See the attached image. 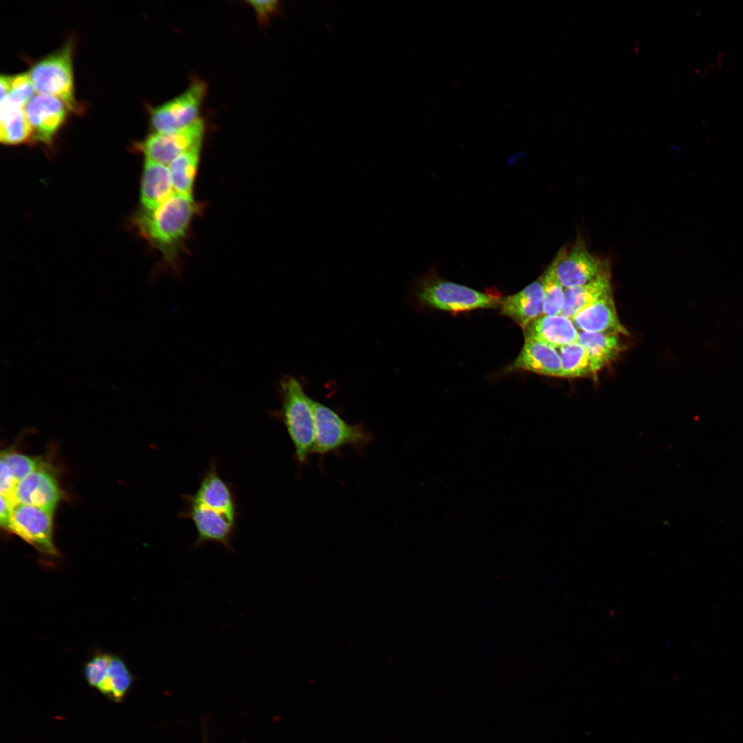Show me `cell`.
Instances as JSON below:
<instances>
[{
	"label": "cell",
	"instance_id": "cell-28",
	"mask_svg": "<svg viewBox=\"0 0 743 743\" xmlns=\"http://www.w3.org/2000/svg\"><path fill=\"white\" fill-rule=\"evenodd\" d=\"M1 460L5 462L17 482L36 470L43 462L40 458L13 451L2 452Z\"/></svg>",
	"mask_w": 743,
	"mask_h": 743
},
{
	"label": "cell",
	"instance_id": "cell-26",
	"mask_svg": "<svg viewBox=\"0 0 743 743\" xmlns=\"http://www.w3.org/2000/svg\"><path fill=\"white\" fill-rule=\"evenodd\" d=\"M34 91L28 73L10 76L9 93L7 97L1 101V104L25 107L27 103L34 96Z\"/></svg>",
	"mask_w": 743,
	"mask_h": 743
},
{
	"label": "cell",
	"instance_id": "cell-5",
	"mask_svg": "<svg viewBox=\"0 0 743 743\" xmlns=\"http://www.w3.org/2000/svg\"><path fill=\"white\" fill-rule=\"evenodd\" d=\"M416 294L424 305L451 312L495 308L501 304V299L496 296L435 277L421 280Z\"/></svg>",
	"mask_w": 743,
	"mask_h": 743
},
{
	"label": "cell",
	"instance_id": "cell-9",
	"mask_svg": "<svg viewBox=\"0 0 743 743\" xmlns=\"http://www.w3.org/2000/svg\"><path fill=\"white\" fill-rule=\"evenodd\" d=\"M204 129V122L199 118L191 125L175 131L151 133L138 144L137 148L144 154L146 159L166 166L181 154L202 145Z\"/></svg>",
	"mask_w": 743,
	"mask_h": 743
},
{
	"label": "cell",
	"instance_id": "cell-15",
	"mask_svg": "<svg viewBox=\"0 0 743 743\" xmlns=\"http://www.w3.org/2000/svg\"><path fill=\"white\" fill-rule=\"evenodd\" d=\"M525 339L532 338L554 348L577 341L579 331L572 320L561 314H542L523 328Z\"/></svg>",
	"mask_w": 743,
	"mask_h": 743
},
{
	"label": "cell",
	"instance_id": "cell-10",
	"mask_svg": "<svg viewBox=\"0 0 743 743\" xmlns=\"http://www.w3.org/2000/svg\"><path fill=\"white\" fill-rule=\"evenodd\" d=\"M53 514L41 508L17 503L13 506L8 531L14 533L47 556L56 557Z\"/></svg>",
	"mask_w": 743,
	"mask_h": 743
},
{
	"label": "cell",
	"instance_id": "cell-21",
	"mask_svg": "<svg viewBox=\"0 0 743 743\" xmlns=\"http://www.w3.org/2000/svg\"><path fill=\"white\" fill-rule=\"evenodd\" d=\"M31 139L32 129L25 107L1 105V142L6 144H17Z\"/></svg>",
	"mask_w": 743,
	"mask_h": 743
},
{
	"label": "cell",
	"instance_id": "cell-6",
	"mask_svg": "<svg viewBox=\"0 0 743 743\" xmlns=\"http://www.w3.org/2000/svg\"><path fill=\"white\" fill-rule=\"evenodd\" d=\"M548 268L564 288L589 283L610 269L609 263L590 252L581 239L570 249L561 248Z\"/></svg>",
	"mask_w": 743,
	"mask_h": 743
},
{
	"label": "cell",
	"instance_id": "cell-13",
	"mask_svg": "<svg viewBox=\"0 0 743 743\" xmlns=\"http://www.w3.org/2000/svg\"><path fill=\"white\" fill-rule=\"evenodd\" d=\"M61 498L57 480L50 466L43 462L17 484L14 501L31 505L52 514Z\"/></svg>",
	"mask_w": 743,
	"mask_h": 743
},
{
	"label": "cell",
	"instance_id": "cell-24",
	"mask_svg": "<svg viewBox=\"0 0 743 743\" xmlns=\"http://www.w3.org/2000/svg\"><path fill=\"white\" fill-rule=\"evenodd\" d=\"M563 378H596L589 354L585 347L576 341L559 348Z\"/></svg>",
	"mask_w": 743,
	"mask_h": 743
},
{
	"label": "cell",
	"instance_id": "cell-1",
	"mask_svg": "<svg viewBox=\"0 0 743 743\" xmlns=\"http://www.w3.org/2000/svg\"><path fill=\"white\" fill-rule=\"evenodd\" d=\"M197 209L192 196L175 192L156 209L139 213L136 224L141 235L175 267L176 256Z\"/></svg>",
	"mask_w": 743,
	"mask_h": 743
},
{
	"label": "cell",
	"instance_id": "cell-4",
	"mask_svg": "<svg viewBox=\"0 0 743 743\" xmlns=\"http://www.w3.org/2000/svg\"><path fill=\"white\" fill-rule=\"evenodd\" d=\"M72 43L67 42L59 50L34 63L28 74L37 94L61 100L71 111L78 113L81 106L74 97L72 74Z\"/></svg>",
	"mask_w": 743,
	"mask_h": 743
},
{
	"label": "cell",
	"instance_id": "cell-29",
	"mask_svg": "<svg viewBox=\"0 0 743 743\" xmlns=\"http://www.w3.org/2000/svg\"><path fill=\"white\" fill-rule=\"evenodd\" d=\"M255 11L259 23L268 24L270 19L280 11V2L277 0L247 1Z\"/></svg>",
	"mask_w": 743,
	"mask_h": 743
},
{
	"label": "cell",
	"instance_id": "cell-2",
	"mask_svg": "<svg viewBox=\"0 0 743 743\" xmlns=\"http://www.w3.org/2000/svg\"><path fill=\"white\" fill-rule=\"evenodd\" d=\"M281 407L270 412L286 427L299 464L308 462L314 451V401L305 394L301 383L292 375H283L278 385Z\"/></svg>",
	"mask_w": 743,
	"mask_h": 743
},
{
	"label": "cell",
	"instance_id": "cell-30",
	"mask_svg": "<svg viewBox=\"0 0 743 743\" xmlns=\"http://www.w3.org/2000/svg\"><path fill=\"white\" fill-rule=\"evenodd\" d=\"M18 482L15 480L5 462L1 460L0 493L13 503L14 493Z\"/></svg>",
	"mask_w": 743,
	"mask_h": 743
},
{
	"label": "cell",
	"instance_id": "cell-3",
	"mask_svg": "<svg viewBox=\"0 0 743 743\" xmlns=\"http://www.w3.org/2000/svg\"><path fill=\"white\" fill-rule=\"evenodd\" d=\"M314 454L336 453L346 446L363 451L374 439L363 424H351L334 410L314 401Z\"/></svg>",
	"mask_w": 743,
	"mask_h": 743
},
{
	"label": "cell",
	"instance_id": "cell-31",
	"mask_svg": "<svg viewBox=\"0 0 743 743\" xmlns=\"http://www.w3.org/2000/svg\"><path fill=\"white\" fill-rule=\"evenodd\" d=\"M15 504L7 497L1 495L0 523L2 528L8 530L12 510Z\"/></svg>",
	"mask_w": 743,
	"mask_h": 743
},
{
	"label": "cell",
	"instance_id": "cell-14",
	"mask_svg": "<svg viewBox=\"0 0 743 743\" xmlns=\"http://www.w3.org/2000/svg\"><path fill=\"white\" fill-rule=\"evenodd\" d=\"M580 331L627 336L621 323L610 292L579 311L571 319Z\"/></svg>",
	"mask_w": 743,
	"mask_h": 743
},
{
	"label": "cell",
	"instance_id": "cell-25",
	"mask_svg": "<svg viewBox=\"0 0 743 743\" xmlns=\"http://www.w3.org/2000/svg\"><path fill=\"white\" fill-rule=\"evenodd\" d=\"M543 284V314H561L564 300L565 288L548 268L541 276Z\"/></svg>",
	"mask_w": 743,
	"mask_h": 743
},
{
	"label": "cell",
	"instance_id": "cell-8",
	"mask_svg": "<svg viewBox=\"0 0 743 743\" xmlns=\"http://www.w3.org/2000/svg\"><path fill=\"white\" fill-rule=\"evenodd\" d=\"M184 505L177 516L191 520L197 532L193 547L197 548L207 543L221 544L226 551L235 552L233 541L237 530V519L183 499Z\"/></svg>",
	"mask_w": 743,
	"mask_h": 743
},
{
	"label": "cell",
	"instance_id": "cell-23",
	"mask_svg": "<svg viewBox=\"0 0 743 743\" xmlns=\"http://www.w3.org/2000/svg\"><path fill=\"white\" fill-rule=\"evenodd\" d=\"M200 149L201 145L195 147L179 155L169 164V170L175 193L192 196Z\"/></svg>",
	"mask_w": 743,
	"mask_h": 743
},
{
	"label": "cell",
	"instance_id": "cell-11",
	"mask_svg": "<svg viewBox=\"0 0 743 743\" xmlns=\"http://www.w3.org/2000/svg\"><path fill=\"white\" fill-rule=\"evenodd\" d=\"M198 505L238 519L237 495L230 483L219 473L217 462L212 459L202 475L199 486L193 494L182 495Z\"/></svg>",
	"mask_w": 743,
	"mask_h": 743
},
{
	"label": "cell",
	"instance_id": "cell-17",
	"mask_svg": "<svg viewBox=\"0 0 743 743\" xmlns=\"http://www.w3.org/2000/svg\"><path fill=\"white\" fill-rule=\"evenodd\" d=\"M502 314L522 328L543 314V284L540 277L520 292L501 298Z\"/></svg>",
	"mask_w": 743,
	"mask_h": 743
},
{
	"label": "cell",
	"instance_id": "cell-22",
	"mask_svg": "<svg viewBox=\"0 0 743 743\" xmlns=\"http://www.w3.org/2000/svg\"><path fill=\"white\" fill-rule=\"evenodd\" d=\"M133 681L134 677L125 660L120 656L111 654L105 678L98 691L109 700L120 702Z\"/></svg>",
	"mask_w": 743,
	"mask_h": 743
},
{
	"label": "cell",
	"instance_id": "cell-27",
	"mask_svg": "<svg viewBox=\"0 0 743 743\" xmlns=\"http://www.w3.org/2000/svg\"><path fill=\"white\" fill-rule=\"evenodd\" d=\"M111 654L96 651L87 661L83 671L88 685L98 691L104 682Z\"/></svg>",
	"mask_w": 743,
	"mask_h": 743
},
{
	"label": "cell",
	"instance_id": "cell-7",
	"mask_svg": "<svg viewBox=\"0 0 743 743\" xmlns=\"http://www.w3.org/2000/svg\"><path fill=\"white\" fill-rule=\"evenodd\" d=\"M206 89V83L197 80L180 95L153 108L150 120L155 132L175 131L197 120Z\"/></svg>",
	"mask_w": 743,
	"mask_h": 743
},
{
	"label": "cell",
	"instance_id": "cell-16",
	"mask_svg": "<svg viewBox=\"0 0 743 743\" xmlns=\"http://www.w3.org/2000/svg\"><path fill=\"white\" fill-rule=\"evenodd\" d=\"M508 369H524L546 376L563 377L561 360L556 348L532 338L525 339L521 352Z\"/></svg>",
	"mask_w": 743,
	"mask_h": 743
},
{
	"label": "cell",
	"instance_id": "cell-18",
	"mask_svg": "<svg viewBox=\"0 0 743 743\" xmlns=\"http://www.w3.org/2000/svg\"><path fill=\"white\" fill-rule=\"evenodd\" d=\"M174 193L169 167L146 159L140 189L144 211L156 209Z\"/></svg>",
	"mask_w": 743,
	"mask_h": 743
},
{
	"label": "cell",
	"instance_id": "cell-12",
	"mask_svg": "<svg viewBox=\"0 0 743 743\" xmlns=\"http://www.w3.org/2000/svg\"><path fill=\"white\" fill-rule=\"evenodd\" d=\"M69 109L54 96L36 94L25 106L32 129V140L49 144L67 118Z\"/></svg>",
	"mask_w": 743,
	"mask_h": 743
},
{
	"label": "cell",
	"instance_id": "cell-20",
	"mask_svg": "<svg viewBox=\"0 0 743 743\" xmlns=\"http://www.w3.org/2000/svg\"><path fill=\"white\" fill-rule=\"evenodd\" d=\"M577 342L588 352L592 368L596 374L614 361L623 350L618 334L579 331Z\"/></svg>",
	"mask_w": 743,
	"mask_h": 743
},
{
	"label": "cell",
	"instance_id": "cell-19",
	"mask_svg": "<svg viewBox=\"0 0 743 743\" xmlns=\"http://www.w3.org/2000/svg\"><path fill=\"white\" fill-rule=\"evenodd\" d=\"M565 300L561 314L572 319L579 311L612 292L610 269L585 284L565 288Z\"/></svg>",
	"mask_w": 743,
	"mask_h": 743
}]
</instances>
